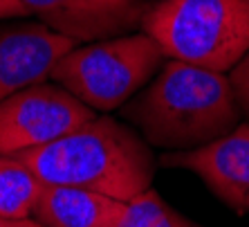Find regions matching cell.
<instances>
[{
    "instance_id": "obj_1",
    "label": "cell",
    "mask_w": 249,
    "mask_h": 227,
    "mask_svg": "<svg viewBox=\"0 0 249 227\" xmlns=\"http://www.w3.org/2000/svg\"><path fill=\"white\" fill-rule=\"evenodd\" d=\"M122 115L148 144L164 151L200 149L231 133L240 119L225 72L173 58L122 106Z\"/></svg>"
},
{
    "instance_id": "obj_2",
    "label": "cell",
    "mask_w": 249,
    "mask_h": 227,
    "mask_svg": "<svg viewBox=\"0 0 249 227\" xmlns=\"http://www.w3.org/2000/svg\"><path fill=\"white\" fill-rule=\"evenodd\" d=\"M16 157L43 185L79 187L122 203L148 191L155 178L151 144L110 115H97L72 133Z\"/></svg>"
},
{
    "instance_id": "obj_3",
    "label": "cell",
    "mask_w": 249,
    "mask_h": 227,
    "mask_svg": "<svg viewBox=\"0 0 249 227\" xmlns=\"http://www.w3.org/2000/svg\"><path fill=\"white\" fill-rule=\"evenodd\" d=\"M142 27L166 58L229 72L249 52V0H162Z\"/></svg>"
},
{
    "instance_id": "obj_4",
    "label": "cell",
    "mask_w": 249,
    "mask_h": 227,
    "mask_svg": "<svg viewBox=\"0 0 249 227\" xmlns=\"http://www.w3.org/2000/svg\"><path fill=\"white\" fill-rule=\"evenodd\" d=\"M162 47L146 32L72 47L52 70L63 86L94 113L122 108L164 65Z\"/></svg>"
},
{
    "instance_id": "obj_5",
    "label": "cell",
    "mask_w": 249,
    "mask_h": 227,
    "mask_svg": "<svg viewBox=\"0 0 249 227\" xmlns=\"http://www.w3.org/2000/svg\"><path fill=\"white\" fill-rule=\"evenodd\" d=\"M94 111L58 83H36L0 101V153L38 149L94 119Z\"/></svg>"
},
{
    "instance_id": "obj_6",
    "label": "cell",
    "mask_w": 249,
    "mask_h": 227,
    "mask_svg": "<svg viewBox=\"0 0 249 227\" xmlns=\"http://www.w3.org/2000/svg\"><path fill=\"white\" fill-rule=\"evenodd\" d=\"M160 164L197 175L236 214H249V122L191 151H164Z\"/></svg>"
},
{
    "instance_id": "obj_7",
    "label": "cell",
    "mask_w": 249,
    "mask_h": 227,
    "mask_svg": "<svg viewBox=\"0 0 249 227\" xmlns=\"http://www.w3.org/2000/svg\"><path fill=\"white\" fill-rule=\"evenodd\" d=\"M76 47L41 20L14 18L0 25V101L43 83L65 54Z\"/></svg>"
},
{
    "instance_id": "obj_8",
    "label": "cell",
    "mask_w": 249,
    "mask_h": 227,
    "mask_svg": "<svg viewBox=\"0 0 249 227\" xmlns=\"http://www.w3.org/2000/svg\"><path fill=\"white\" fill-rule=\"evenodd\" d=\"M43 25L74 43H94L130 34L148 7L139 0H23Z\"/></svg>"
},
{
    "instance_id": "obj_9",
    "label": "cell",
    "mask_w": 249,
    "mask_h": 227,
    "mask_svg": "<svg viewBox=\"0 0 249 227\" xmlns=\"http://www.w3.org/2000/svg\"><path fill=\"white\" fill-rule=\"evenodd\" d=\"M126 205L79 187L45 185L32 218L43 227H117Z\"/></svg>"
},
{
    "instance_id": "obj_10",
    "label": "cell",
    "mask_w": 249,
    "mask_h": 227,
    "mask_svg": "<svg viewBox=\"0 0 249 227\" xmlns=\"http://www.w3.org/2000/svg\"><path fill=\"white\" fill-rule=\"evenodd\" d=\"M43 187L38 175L23 160L0 153V216L32 218Z\"/></svg>"
},
{
    "instance_id": "obj_11",
    "label": "cell",
    "mask_w": 249,
    "mask_h": 227,
    "mask_svg": "<svg viewBox=\"0 0 249 227\" xmlns=\"http://www.w3.org/2000/svg\"><path fill=\"white\" fill-rule=\"evenodd\" d=\"M117 227H202L189 221L178 209H173L166 200L155 191L148 189L142 196L133 198L126 205L122 221Z\"/></svg>"
},
{
    "instance_id": "obj_12",
    "label": "cell",
    "mask_w": 249,
    "mask_h": 227,
    "mask_svg": "<svg viewBox=\"0 0 249 227\" xmlns=\"http://www.w3.org/2000/svg\"><path fill=\"white\" fill-rule=\"evenodd\" d=\"M227 79H229V86H231L233 97H236L238 111L249 122V52L229 70Z\"/></svg>"
},
{
    "instance_id": "obj_13",
    "label": "cell",
    "mask_w": 249,
    "mask_h": 227,
    "mask_svg": "<svg viewBox=\"0 0 249 227\" xmlns=\"http://www.w3.org/2000/svg\"><path fill=\"white\" fill-rule=\"evenodd\" d=\"M32 16L23 0H0V20H14V18Z\"/></svg>"
},
{
    "instance_id": "obj_14",
    "label": "cell",
    "mask_w": 249,
    "mask_h": 227,
    "mask_svg": "<svg viewBox=\"0 0 249 227\" xmlns=\"http://www.w3.org/2000/svg\"><path fill=\"white\" fill-rule=\"evenodd\" d=\"M0 227H43L34 218H5L0 216Z\"/></svg>"
}]
</instances>
